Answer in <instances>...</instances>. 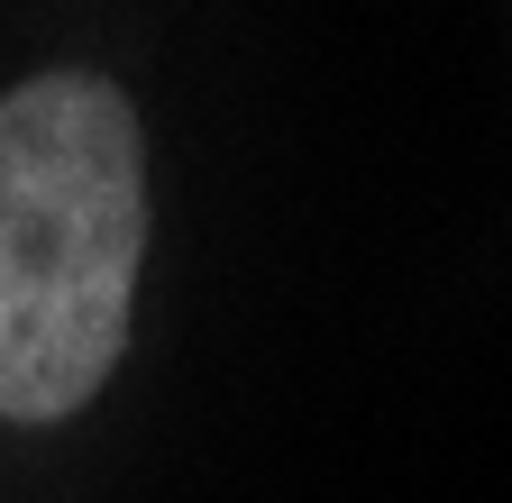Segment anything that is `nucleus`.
I'll return each instance as SVG.
<instances>
[{"label": "nucleus", "instance_id": "obj_1", "mask_svg": "<svg viewBox=\"0 0 512 503\" xmlns=\"http://www.w3.org/2000/svg\"><path fill=\"white\" fill-rule=\"evenodd\" d=\"M138 257V110L101 74L19 83L0 101V421H64L110 385Z\"/></svg>", "mask_w": 512, "mask_h": 503}]
</instances>
